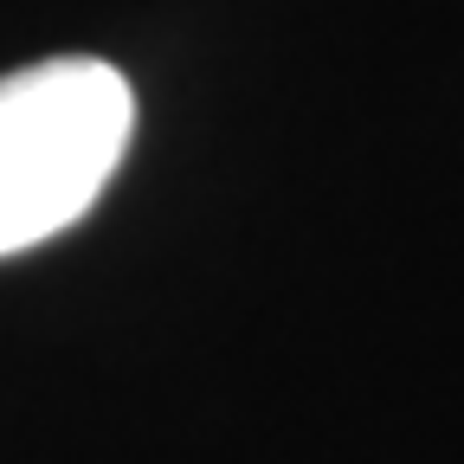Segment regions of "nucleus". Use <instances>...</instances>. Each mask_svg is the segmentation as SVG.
<instances>
[{
  "label": "nucleus",
  "instance_id": "obj_1",
  "mask_svg": "<svg viewBox=\"0 0 464 464\" xmlns=\"http://www.w3.org/2000/svg\"><path fill=\"white\" fill-rule=\"evenodd\" d=\"M136 136L130 78L103 58H45L0 78V258L78 226Z\"/></svg>",
  "mask_w": 464,
  "mask_h": 464
}]
</instances>
